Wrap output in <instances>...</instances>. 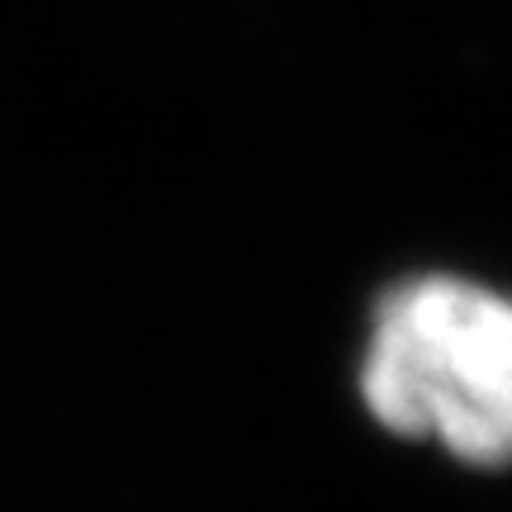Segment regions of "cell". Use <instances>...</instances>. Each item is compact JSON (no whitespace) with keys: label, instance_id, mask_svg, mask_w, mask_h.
<instances>
[{"label":"cell","instance_id":"6da1fadb","mask_svg":"<svg viewBox=\"0 0 512 512\" xmlns=\"http://www.w3.org/2000/svg\"><path fill=\"white\" fill-rule=\"evenodd\" d=\"M361 394L399 437L512 465V299L446 275L399 285L370 332Z\"/></svg>","mask_w":512,"mask_h":512}]
</instances>
